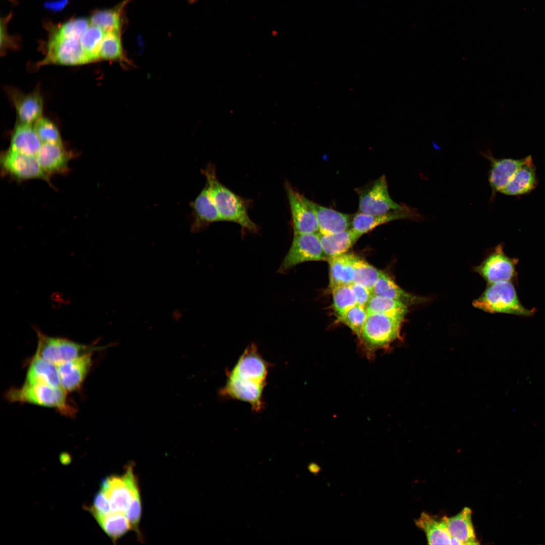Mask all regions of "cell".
I'll return each mask as SVG.
<instances>
[{
  "label": "cell",
  "instance_id": "6da1fadb",
  "mask_svg": "<svg viewBox=\"0 0 545 545\" xmlns=\"http://www.w3.org/2000/svg\"><path fill=\"white\" fill-rule=\"evenodd\" d=\"M206 179L211 196L217 207L221 221L235 223L243 230L256 232L257 226L251 220L248 213L247 202L217 179L214 166L208 165L202 170Z\"/></svg>",
  "mask_w": 545,
  "mask_h": 545
},
{
  "label": "cell",
  "instance_id": "7a4b0ae2",
  "mask_svg": "<svg viewBox=\"0 0 545 545\" xmlns=\"http://www.w3.org/2000/svg\"><path fill=\"white\" fill-rule=\"evenodd\" d=\"M67 392L61 387L40 384L25 383L20 388H12L6 394L12 402L29 403L56 409L65 416H73L76 409L69 402Z\"/></svg>",
  "mask_w": 545,
  "mask_h": 545
},
{
  "label": "cell",
  "instance_id": "3957f363",
  "mask_svg": "<svg viewBox=\"0 0 545 545\" xmlns=\"http://www.w3.org/2000/svg\"><path fill=\"white\" fill-rule=\"evenodd\" d=\"M403 320L389 315L369 313L358 337L366 356L371 358L379 350L388 348L399 339Z\"/></svg>",
  "mask_w": 545,
  "mask_h": 545
},
{
  "label": "cell",
  "instance_id": "277c9868",
  "mask_svg": "<svg viewBox=\"0 0 545 545\" xmlns=\"http://www.w3.org/2000/svg\"><path fill=\"white\" fill-rule=\"evenodd\" d=\"M473 305L490 313H503L529 317L535 312V308L528 309L519 300L514 283L500 281L489 284L483 294L474 300Z\"/></svg>",
  "mask_w": 545,
  "mask_h": 545
},
{
  "label": "cell",
  "instance_id": "5b68a950",
  "mask_svg": "<svg viewBox=\"0 0 545 545\" xmlns=\"http://www.w3.org/2000/svg\"><path fill=\"white\" fill-rule=\"evenodd\" d=\"M35 332L37 346L35 355L56 365L100 349L66 338L49 336L36 328Z\"/></svg>",
  "mask_w": 545,
  "mask_h": 545
},
{
  "label": "cell",
  "instance_id": "8992f818",
  "mask_svg": "<svg viewBox=\"0 0 545 545\" xmlns=\"http://www.w3.org/2000/svg\"><path fill=\"white\" fill-rule=\"evenodd\" d=\"M100 489L108 499L112 512L126 514L136 494L140 492L132 466H127L122 476L112 475L103 479Z\"/></svg>",
  "mask_w": 545,
  "mask_h": 545
},
{
  "label": "cell",
  "instance_id": "52a82bcc",
  "mask_svg": "<svg viewBox=\"0 0 545 545\" xmlns=\"http://www.w3.org/2000/svg\"><path fill=\"white\" fill-rule=\"evenodd\" d=\"M358 195V212L368 214L385 213L406 208L394 201L390 196L384 175L367 185L356 189Z\"/></svg>",
  "mask_w": 545,
  "mask_h": 545
},
{
  "label": "cell",
  "instance_id": "ba28073f",
  "mask_svg": "<svg viewBox=\"0 0 545 545\" xmlns=\"http://www.w3.org/2000/svg\"><path fill=\"white\" fill-rule=\"evenodd\" d=\"M327 261L320 243L318 232L294 234L291 247L279 269L280 273L301 263L311 261Z\"/></svg>",
  "mask_w": 545,
  "mask_h": 545
},
{
  "label": "cell",
  "instance_id": "9c48e42d",
  "mask_svg": "<svg viewBox=\"0 0 545 545\" xmlns=\"http://www.w3.org/2000/svg\"><path fill=\"white\" fill-rule=\"evenodd\" d=\"M503 248L502 243L498 245L484 261L475 267V270L489 284L500 281L514 283L517 281L516 266L518 259L507 256Z\"/></svg>",
  "mask_w": 545,
  "mask_h": 545
},
{
  "label": "cell",
  "instance_id": "30bf717a",
  "mask_svg": "<svg viewBox=\"0 0 545 545\" xmlns=\"http://www.w3.org/2000/svg\"><path fill=\"white\" fill-rule=\"evenodd\" d=\"M89 62L80 39L63 38L51 33L43 64L78 65Z\"/></svg>",
  "mask_w": 545,
  "mask_h": 545
},
{
  "label": "cell",
  "instance_id": "8fae6325",
  "mask_svg": "<svg viewBox=\"0 0 545 545\" xmlns=\"http://www.w3.org/2000/svg\"><path fill=\"white\" fill-rule=\"evenodd\" d=\"M1 165L5 174L19 181L36 179L48 181L49 179L40 166L36 155L9 148L2 154Z\"/></svg>",
  "mask_w": 545,
  "mask_h": 545
},
{
  "label": "cell",
  "instance_id": "7c38bea8",
  "mask_svg": "<svg viewBox=\"0 0 545 545\" xmlns=\"http://www.w3.org/2000/svg\"><path fill=\"white\" fill-rule=\"evenodd\" d=\"M265 385L241 378L228 372L226 384L220 394L223 397L246 402L254 411L258 412L263 408L262 394Z\"/></svg>",
  "mask_w": 545,
  "mask_h": 545
},
{
  "label": "cell",
  "instance_id": "4fadbf2b",
  "mask_svg": "<svg viewBox=\"0 0 545 545\" xmlns=\"http://www.w3.org/2000/svg\"><path fill=\"white\" fill-rule=\"evenodd\" d=\"M291 213L294 234L318 233L315 214L307 198L295 190L289 183L286 185Z\"/></svg>",
  "mask_w": 545,
  "mask_h": 545
},
{
  "label": "cell",
  "instance_id": "5bb4252c",
  "mask_svg": "<svg viewBox=\"0 0 545 545\" xmlns=\"http://www.w3.org/2000/svg\"><path fill=\"white\" fill-rule=\"evenodd\" d=\"M268 363L262 358L254 343L248 346L229 372L241 378L266 383Z\"/></svg>",
  "mask_w": 545,
  "mask_h": 545
},
{
  "label": "cell",
  "instance_id": "9a60e30c",
  "mask_svg": "<svg viewBox=\"0 0 545 545\" xmlns=\"http://www.w3.org/2000/svg\"><path fill=\"white\" fill-rule=\"evenodd\" d=\"M92 355L84 354L56 365L61 387L67 392L80 388L92 366Z\"/></svg>",
  "mask_w": 545,
  "mask_h": 545
},
{
  "label": "cell",
  "instance_id": "2e32d148",
  "mask_svg": "<svg viewBox=\"0 0 545 545\" xmlns=\"http://www.w3.org/2000/svg\"><path fill=\"white\" fill-rule=\"evenodd\" d=\"M420 216L416 210L408 206L403 209L377 214H368L358 211L352 215L350 228L361 236L389 222L400 219H419Z\"/></svg>",
  "mask_w": 545,
  "mask_h": 545
},
{
  "label": "cell",
  "instance_id": "e0dca14e",
  "mask_svg": "<svg viewBox=\"0 0 545 545\" xmlns=\"http://www.w3.org/2000/svg\"><path fill=\"white\" fill-rule=\"evenodd\" d=\"M481 154L490 161L488 181L492 190V196L495 195L497 192H500L506 186L527 159V156L521 159L496 158L489 150L481 152Z\"/></svg>",
  "mask_w": 545,
  "mask_h": 545
},
{
  "label": "cell",
  "instance_id": "ac0fdd59",
  "mask_svg": "<svg viewBox=\"0 0 545 545\" xmlns=\"http://www.w3.org/2000/svg\"><path fill=\"white\" fill-rule=\"evenodd\" d=\"M193 220L191 230L197 232L211 223L221 221L217 207L211 196L207 185L191 202Z\"/></svg>",
  "mask_w": 545,
  "mask_h": 545
},
{
  "label": "cell",
  "instance_id": "d6986e66",
  "mask_svg": "<svg viewBox=\"0 0 545 545\" xmlns=\"http://www.w3.org/2000/svg\"><path fill=\"white\" fill-rule=\"evenodd\" d=\"M43 172L48 176L65 172L70 155L62 143H42L36 155Z\"/></svg>",
  "mask_w": 545,
  "mask_h": 545
},
{
  "label": "cell",
  "instance_id": "ffe728a7",
  "mask_svg": "<svg viewBox=\"0 0 545 545\" xmlns=\"http://www.w3.org/2000/svg\"><path fill=\"white\" fill-rule=\"evenodd\" d=\"M9 93L20 123L32 124L41 118L43 102L39 92L25 94L11 89Z\"/></svg>",
  "mask_w": 545,
  "mask_h": 545
},
{
  "label": "cell",
  "instance_id": "44dd1931",
  "mask_svg": "<svg viewBox=\"0 0 545 545\" xmlns=\"http://www.w3.org/2000/svg\"><path fill=\"white\" fill-rule=\"evenodd\" d=\"M307 201L315 214L318 233L332 234L350 228L352 215L320 205L308 199Z\"/></svg>",
  "mask_w": 545,
  "mask_h": 545
},
{
  "label": "cell",
  "instance_id": "7402d4cb",
  "mask_svg": "<svg viewBox=\"0 0 545 545\" xmlns=\"http://www.w3.org/2000/svg\"><path fill=\"white\" fill-rule=\"evenodd\" d=\"M472 514L469 508L464 507L455 516L443 517L451 537L457 539L461 545L479 543L474 531Z\"/></svg>",
  "mask_w": 545,
  "mask_h": 545
},
{
  "label": "cell",
  "instance_id": "603a6c76",
  "mask_svg": "<svg viewBox=\"0 0 545 545\" xmlns=\"http://www.w3.org/2000/svg\"><path fill=\"white\" fill-rule=\"evenodd\" d=\"M535 168L531 155L510 178L506 186L500 191L510 196H518L530 192L537 186Z\"/></svg>",
  "mask_w": 545,
  "mask_h": 545
},
{
  "label": "cell",
  "instance_id": "cb8c5ba5",
  "mask_svg": "<svg viewBox=\"0 0 545 545\" xmlns=\"http://www.w3.org/2000/svg\"><path fill=\"white\" fill-rule=\"evenodd\" d=\"M131 0H124L113 8L96 10L90 18V24L104 32L122 33L126 25L125 9Z\"/></svg>",
  "mask_w": 545,
  "mask_h": 545
},
{
  "label": "cell",
  "instance_id": "d4e9b609",
  "mask_svg": "<svg viewBox=\"0 0 545 545\" xmlns=\"http://www.w3.org/2000/svg\"><path fill=\"white\" fill-rule=\"evenodd\" d=\"M355 257L354 254L346 252L328 259L330 290L339 286L350 285L353 283V265Z\"/></svg>",
  "mask_w": 545,
  "mask_h": 545
},
{
  "label": "cell",
  "instance_id": "484cf974",
  "mask_svg": "<svg viewBox=\"0 0 545 545\" xmlns=\"http://www.w3.org/2000/svg\"><path fill=\"white\" fill-rule=\"evenodd\" d=\"M318 234L327 260L346 253L361 237L351 228L335 233Z\"/></svg>",
  "mask_w": 545,
  "mask_h": 545
},
{
  "label": "cell",
  "instance_id": "4316f807",
  "mask_svg": "<svg viewBox=\"0 0 545 545\" xmlns=\"http://www.w3.org/2000/svg\"><path fill=\"white\" fill-rule=\"evenodd\" d=\"M42 143L32 124L20 123L12 135L10 149L36 155Z\"/></svg>",
  "mask_w": 545,
  "mask_h": 545
},
{
  "label": "cell",
  "instance_id": "83f0119b",
  "mask_svg": "<svg viewBox=\"0 0 545 545\" xmlns=\"http://www.w3.org/2000/svg\"><path fill=\"white\" fill-rule=\"evenodd\" d=\"M25 383L61 387L57 366L34 355L29 363Z\"/></svg>",
  "mask_w": 545,
  "mask_h": 545
},
{
  "label": "cell",
  "instance_id": "f1b7e54d",
  "mask_svg": "<svg viewBox=\"0 0 545 545\" xmlns=\"http://www.w3.org/2000/svg\"><path fill=\"white\" fill-rule=\"evenodd\" d=\"M415 525L425 534L429 544H451L450 535L443 518L438 519L427 513L422 512L415 521Z\"/></svg>",
  "mask_w": 545,
  "mask_h": 545
},
{
  "label": "cell",
  "instance_id": "f546056e",
  "mask_svg": "<svg viewBox=\"0 0 545 545\" xmlns=\"http://www.w3.org/2000/svg\"><path fill=\"white\" fill-rule=\"evenodd\" d=\"M374 295L387 297L402 302L407 306L424 301V299L410 294L401 289L388 275L382 272L372 290Z\"/></svg>",
  "mask_w": 545,
  "mask_h": 545
},
{
  "label": "cell",
  "instance_id": "4dcf8cb0",
  "mask_svg": "<svg viewBox=\"0 0 545 545\" xmlns=\"http://www.w3.org/2000/svg\"><path fill=\"white\" fill-rule=\"evenodd\" d=\"M104 532L113 541L124 536L131 529L125 514L112 512L103 515L93 516Z\"/></svg>",
  "mask_w": 545,
  "mask_h": 545
},
{
  "label": "cell",
  "instance_id": "1f68e13d",
  "mask_svg": "<svg viewBox=\"0 0 545 545\" xmlns=\"http://www.w3.org/2000/svg\"><path fill=\"white\" fill-rule=\"evenodd\" d=\"M366 308L369 313L385 314L403 320L408 312V306L402 302L387 297L374 294L368 303Z\"/></svg>",
  "mask_w": 545,
  "mask_h": 545
},
{
  "label": "cell",
  "instance_id": "d6a6232c",
  "mask_svg": "<svg viewBox=\"0 0 545 545\" xmlns=\"http://www.w3.org/2000/svg\"><path fill=\"white\" fill-rule=\"evenodd\" d=\"M122 33L105 32L99 51V59L127 61L122 42Z\"/></svg>",
  "mask_w": 545,
  "mask_h": 545
},
{
  "label": "cell",
  "instance_id": "836d02e7",
  "mask_svg": "<svg viewBox=\"0 0 545 545\" xmlns=\"http://www.w3.org/2000/svg\"><path fill=\"white\" fill-rule=\"evenodd\" d=\"M353 266V283L361 285L372 291L383 271L356 255Z\"/></svg>",
  "mask_w": 545,
  "mask_h": 545
},
{
  "label": "cell",
  "instance_id": "e575fe53",
  "mask_svg": "<svg viewBox=\"0 0 545 545\" xmlns=\"http://www.w3.org/2000/svg\"><path fill=\"white\" fill-rule=\"evenodd\" d=\"M104 32L90 24L80 38V44L90 62L99 60V51Z\"/></svg>",
  "mask_w": 545,
  "mask_h": 545
},
{
  "label": "cell",
  "instance_id": "d590c367",
  "mask_svg": "<svg viewBox=\"0 0 545 545\" xmlns=\"http://www.w3.org/2000/svg\"><path fill=\"white\" fill-rule=\"evenodd\" d=\"M368 314L366 307L357 304L345 312L337 316L339 321L347 325L359 337Z\"/></svg>",
  "mask_w": 545,
  "mask_h": 545
},
{
  "label": "cell",
  "instance_id": "8d00e7d4",
  "mask_svg": "<svg viewBox=\"0 0 545 545\" xmlns=\"http://www.w3.org/2000/svg\"><path fill=\"white\" fill-rule=\"evenodd\" d=\"M331 291L333 307L337 315L343 314L357 304L356 299L350 285L337 286Z\"/></svg>",
  "mask_w": 545,
  "mask_h": 545
},
{
  "label": "cell",
  "instance_id": "74e56055",
  "mask_svg": "<svg viewBox=\"0 0 545 545\" xmlns=\"http://www.w3.org/2000/svg\"><path fill=\"white\" fill-rule=\"evenodd\" d=\"M90 24L89 20L85 18L73 19L61 25L53 33L63 38L80 39Z\"/></svg>",
  "mask_w": 545,
  "mask_h": 545
},
{
  "label": "cell",
  "instance_id": "f35d334b",
  "mask_svg": "<svg viewBox=\"0 0 545 545\" xmlns=\"http://www.w3.org/2000/svg\"><path fill=\"white\" fill-rule=\"evenodd\" d=\"M34 128L42 143H62L60 132L50 120L41 118L35 123Z\"/></svg>",
  "mask_w": 545,
  "mask_h": 545
},
{
  "label": "cell",
  "instance_id": "ab89813d",
  "mask_svg": "<svg viewBox=\"0 0 545 545\" xmlns=\"http://www.w3.org/2000/svg\"><path fill=\"white\" fill-rule=\"evenodd\" d=\"M141 514L142 503L140 492H139L133 499L125 515L130 524L131 529L137 534L138 537L140 539H142V536L139 529V525Z\"/></svg>",
  "mask_w": 545,
  "mask_h": 545
},
{
  "label": "cell",
  "instance_id": "60d3db41",
  "mask_svg": "<svg viewBox=\"0 0 545 545\" xmlns=\"http://www.w3.org/2000/svg\"><path fill=\"white\" fill-rule=\"evenodd\" d=\"M88 509L93 516L103 515L112 513L110 502L100 489L93 498V505Z\"/></svg>",
  "mask_w": 545,
  "mask_h": 545
},
{
  "label": "cell",
  "instance_id": "b9f144b4",
  "mask_svg": "<svg viewBox=\"0 0 545 545\" xmlns=\"http://www.w3.org/2000/svg\"><path fill=\"white\" fill-rule=\"evenodd\" d=\"M350 286L355 296L357 304L366 307L371 297L372 292L365 287L356 283H352Z\"/></svg>",
  "mask_w": 545,
  "mask_h": 545
},
{
  "label": "cell",
  "instance_id": "7bdbcfd3",
  "mask_svg": "<svg viewBox=\"0 0 545 545\" xmlns=\"http://www.w3.org/2000/svg\"><path fill=\"white\" fill-rule=\"evenodd\" d=\"M11 17V15L1 19V48L7 46L11 45L13 44V38L9 36L7 33V24ZM14 45V44H13Z\"/></svg>",
  "mask_w": 545,
  "mask_h": 545
},
{
  "label": "cell",
  "instance_id": "ee69618b",
  "mask_svg": "<svg viewBox=\"0 0 545 545\" xmlns=\"http://www.w3.org/2000/svg\"><path fill=\"white\" fill-rule=\"evenodd\" d=\"M188 1L189 3L193 4V3H195L197 0H188Z\"/></svg>",
  "mask_w": 545,
  "mask_h": 545
},
{
  "label": "cell",
  "instance_id": "f6af8a7d",
  "mask_svg": "<svg viewBox=\"0 0 545 545\" xmlns=\"http://www.w3.org/2000/svg\"><path fill=\"white\" fill-rule=\"evenodd\" d=\"M9 1L13 2V3H16L15 0H9Z\"/></svg>",
  "mask_w": 545,
  "mask_h": 545
}]
</instances>
